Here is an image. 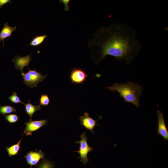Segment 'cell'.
I'll use <instances>...</instances> for the list:
<instances>
[{"mask_svg":"<svg viewBox=\"0 0 168 168\" xmlns=\"http://www.w3.org/2000/svg\"><path fill=\"white\" fill-rule=\"evenodd\" d=\"M81 140L77 141L76 144H79V150L78 151H75L78 152L80 155L79 158H80V161L83 162L84 165L86 164L89 162V160L87 157L88 153L93 150V148L89 146L87 142L88 138L86 136V132H83L80 135Z\"/></svg>","mask_w":168,"mask_h":168,"instance_id":"cell-4","label":"cell"},{"mask_svg":"<svg viewBox=\"0 0 168 168\" xmlns=\"http://www.w3.org/2000/svg\"><path fill=\"white\" fill-rule=\"evenodd\" d=\"M11 1L10 0H0V9L2 8V7L4 5L7 3H11Z\"/></svg>","mask_w":168,"mask_h":168,"instance_id":"cell-21","label":"cell"},{"mask_svg":"<svg viewBox=\"0 0 168 168\" xmlns=\"http://www.w3.org/2000/svg\"><path fill=\"white\" fill-rule=\"evenodd\" d=\"M5 118L9 124H11L17 122L20 118L17 114H11L6 115Z\"/></svg>","mask_w":168,"mask_h":168,"instance_id":"cell-17","label":"cell"},{"mask_svg":"<svg viewBox=\"0 0 168 168\" xmlns=\"http://www.w3.org/2000/svg\"><path fill=\"white\" fill-rule=\"evenodd\" d=\"M70 1L69 0H60L59 1L60 3H63L64 5V10L67 11H69V7L68 6V4Z\"/></svg>","mask_w":168,"mask_h":168,"instance_id":"cell-20","label":"cell"},{"mask_svg":"<svg viewBox=\"0 0 168 168\" xmlns=\"http://www.w3.org/2000/svg\"><path fill=\"white\" fill-rule=\"evenodd\" d=\"M16 111V108L11 105L0 106V114H2L3 116L6 114Z\"/></svg>","mask_w":168,"mask_h":168,"instance_id":"cell-16","label":"cell"},{"mask_svg":"<svg viewBox=\"0 0 168 168\" xmlns=\"http://www.w3.org/2000/svg\"><path fill=\"white\" fill-rule=\"evenodd\" d=\"M107 88L112 92L117 91L123 98L124 102L131 103L137 108L139 107V99L143 88L138 83L129 81L125 83H115Z\"/></svg>","mask_w":168,"mask_h":168,"instance_id":"cell-2","label":"cell"},{"mask_svg":"<svg viewBox=\"0 0 168 168\" xmlns=\"http://www.w3.org/2000/svg\"><path fill=\"white\" fill-rule=\"evenodd\" d=\"M45 153L43 152L41 150L37 151H30L24 156L27 164L30 166L32 168L33 166L36 165L41 159H44Z\"/></svg>","mask_w":168,"mask_h":168,"instance_id":"cell-6","label":"cell"},{"mask_svg":"<svg viewBox=\"0 0 168 168\" xmlns=\"http://www.w3.org/2000/svg\"><path fill=\"white\" fill-rule=\"evenodd\" d=\"M81 124L86 129L90 130L93 134H94L93 129L96 125H99L97 121L92 119L87 112H85L83 115L81 116L79 118Z\"/></svg>","mask_w":168,"mask_h":168,"instance_id":"cell-9","label":"cell"},{"mask_svg":"<svg viewBox=\"0 0 168 168\" xmlns=\"http://www.w3.org/2000/svg\"><path fill=\"white\" fill-rule=\"evenodd\" d=\"M136 31L127 24L114 23L96 30L88 47L96 65L107 55L130 63L142 48Z\"/></svg>","mask_w":168,"mask_h":168,"instance_id":"cell-1","label":"cell"},{"mask_svg":"<svg viewBox=\"0 0 168 168\" xmlns=\"http://www.w3.org/2000/svg\"><path fill=\"white\" fill-rule=\"evenodd\" d=\"M16 27H11L8 25L7 22L3 24V27L0 32V42L2 41V46L4 45V39L12 35V33L16 31Z\"/></svg>","mask_w":168,"mask_h":168,"instance_id":"cell-11","label":"cell"},{"mask_svg":"<svg viewBox=\"0 0 168 168\" xmlns=\"http://www.w3.org/2000/svg\"><path fill=\"white\" fill-rule=\"evenodd\" d=\"M32 52L30 54L26 56L20 57V55L16 56L12 61L15 63L14 67L16 70H21L23 72V69L26 66L29 68L28 65L30 61L33 59L31 57Z\"/></svg>","mask_w":168,"mask_h":168,"instance_id":"cell-8","label":"cell"},{"mask_svg":"<svg viewBox=\"0 0 168 168\" xmlns=\"http://www.w3.org/2000/svg\"><path fill=\"white\" fill-rule=\"evenodd\" d=\"M30 100H29L28 102L26 104L25 106V111L27 114L30 117V120L35 112L38 110L41 109L40 105H34L30 103Z\"/></svg>","mask_w":168,"mask_h":168,"instance_id":"cell-13","label":"cell"},{"mask_svg":"<svg viewBox=\"0 0 168 168\" xmlns=\"http://www.w3.org/2000/svg\"><path fill=\"white\" fill-rule=\"evenodd\" d=\"M50 102V100L47 94H43L41 95L39 99V103L40 105L47 106L49 105Z\"/></svg>","mask_w":168,"mask_h":168,"instance_id":"cell-18","label":"cell"},{"mask_svg":"<svg viewBox=\"0 0 168 168\" xmlns=\"http://www.w3.org/2000/svg\"><path fill=\"white\" fill-rule=\"evenodd\" d=\"M29 70L26 73L21 72V75L23 79V83L28 86L32 89L36 87L39 82H42L45 79L47 75H42L37 70L33 69Z\"/></svg>","mask_w":168,"mask_h":168,"instance_id":"cell-3","label":"cell"},{"mask_svg":"<svg viewBox=\"0 0 168 168\" xmlns=\"http://www.w3.org/2000/svg\"><path fill=\"white\" fill-rule=\"evenodd\" d=\"M8 99L10 101L15 104L19 103H22L25 105V103L21 101L19 97L17 95L16 92H15L12 93V95L9 97Z\"/></svg>","mask_w":168,"mask_h":168,"instance_id":"cell-19","label":"cell"},{"mask_svg":"<svg viewBox=\"0 0 168 168\" xmlns=\"http://www.w3.org/2000/svg\"><path fill=\"white\" fill-rule=\"evenodd\" d=\"M87 77V74L83 69L80 68H74L70 75V78L72 83L77 85L83 83Z\"/></svg>","mask_w":168,"mask_h":168,"instance_id":"cell-7","label":"cell"},{"mask_svg":"<svg viewBox=\"0 0 168 168\" xmlns=\"http://www.w3.org/2000/svg\"><path fill=\"white\" fill-rule=\"evenodd\" d=\"M48 122V120L47 119L38 120L30 119L28 121L24 123L26 126L23 131V134L26 133V136H31L33 132L47 125Z\"/></svg>","mask_w":168,"mask_h":168,"instance_id":"cell-5","label":"cell"},{"mask_svg":"<svg viewBox=\"0 0 168 168\" xmlns=\"http://www.w3.org/2000/svg\"><path fill=\"white\" fill-rule=\"evenodd\" d=\"M158 121V127L157 134H159L164 138V140H168V131L166 125L162 112L160 110L157 111Z\"/></svg>","mask_w":168,"mask_h":168,"instance_id":"cell-10","label":"cell"},{"mask_svg":"<svg viewBox=\"0 0 168 168\" xmlns=\"http://www.w3.org/2000/svg\"><path fill=\"white\" fill-rule=\"evenodd\" d=\"M36 166V168H54L55 164L50 160L44 158Z\"/></svg>","mask_w":168,"mask_h":168,"instance_id":"cell-15","label":"cell"},{"mask_svg":"<svg viewBox=\"0 0 168 168\" xmlns=\"http://www.w3.org/2000/svg\"><path fill=\"white\" fill-rule=\"evenodd\" d=\"M24 135V134H23L22 137L17 143L6 147V150L9 157H10L18 154L19 151L21 148L20 143Z\"/></svg>","mask_w":168,"mask_h":168,"instance_id":"cell-12","label":"cell"},{"mask_svg":"<svg viewBox=\"0 0 168 168\" xmlns=\"http://www.w3.org/2000/svg\"><path fill=\"white\" fill-rule=\"evenodd\" d=\"M47 37L46 35H37L34 37L31 40L30 45L35 47L41 44Z\"/></svg>","mask_w":168,"mask_h":168,"instance_id":"cell-14","label":"cell"}]
</instances>
